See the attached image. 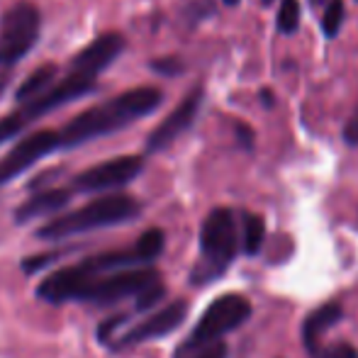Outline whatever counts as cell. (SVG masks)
<instances>
[{"instance_id":"1","label":"cell","mask_w":358,"mask_h":358,"mask_svg":"<svg viewBox=\"0 0 358 358\" xmlns=\"http://www.w3.org/2000/svg\"><path fill=\"white\" fill-rule=\"evenodd\" d=\"M164 100L159 88H134L127 90L120 98H113L103 105H95V108L80 113L78 117H73L66 127L59 132V146H78L85 144L95 137H105V134H113L117 129L132 124L134 120L149 115L151 110H156Z\"/></svg>"},{"instance_id":"2","label":"cell","mask_w":358,"mask_h":358,"mask_svg":"<svg viewBox=\"0 0 358 358\" xmlns=\"http://www.w3.org/2000/svg\"><path fill=\"white\" fill-rule=\"evenodd\" d=\"M236 222L231 210L217 208L203 222L200 229V259L193 268V283L205 285L220 278L236 256Z\"/></svg>"},{"instance_id":"3","label":"cell","mask_w":358,"mask_h":358,"mask_svg":"<svg viewBox=\"0 0 358 358\" xmlns=\"http://www.w3.org/2000/svg\"><path fill=\"white\" fill-rule=\"evenodd\" d=\"M137 213H139V205L129 195H105V198L93 200V203L76 210V213L52 220L37 234L42 239H66V236L78 234V231H90V229H100V227L129 222L132 217H137Z\"/></svg>"},{"instance_id":"4","label":"cell","mask_w":358,"mask_h":358,"mask_svg":"<svg viewBox=\"0 0 358 358\" xmlns=\"http://www.w3.org/2000/svg\"><path fill=\"white\" fill-rule=\"evenodd\" d=\"M249 317H251V302L244 295H236V292L220 295L203 312V317L195 324L193 334L185 341L180 354H185V351H200L205 346L215 344V341H220V336H224L227 331L241 327Z\"/></svg>"},{"instance_id":"5","label":"cell","mask_w":358,"mask_h":358,"mask_svg":"<svg viewBox=\"0 0 358 358\" xmlns=\"http://www.w3.org/2000/svg\"><path fill=\"white\" fill-rule=\"evenodd\" d=\"M39 24H42V15L32 3H17L3 15V24H0V64L3 66H13L27 57L29 49L39 39Z\"/></svg>"},{"instance_id":"6","label":"cell","mask_w":358,"mask_h":358,"mask_svg":"<svg viewBox=\"0 0 358 358\" xmlns=\"http://www.w3.org/2000/svg\"><path fill=\"white\" fill-rule=\"evenodd\" d=\"M161 275L151 268H137V271H120V273L113 275H95L90 280V285L85 287L83 297L80 300H93L100 302V305H108V302H117L124 300V297L134 295L146 290L149 285L159 283Z\"/></svg>"},{"instance_id":"7","label":"cell","mask_w":358,"mask_h":358,"mask_svg":"<svg viewBox=\"0 0 358 358\" xmlns=\"http://www.w3.org/2000/svg\"><path fill=\"white\" fill-rule=\"evenodd\" d=\"M144 169L142 156H120V159H110L105 164H98L93 169L83 171L78 178L73 180V185L85 193L93 190H110L127 185L129 180H134Z\"/></svg>"},{"instance_id":"8","label":"cell","mask_w":358,"mask_h":358,"mask_svg":"<svg viewBox=\"0 0 358 358\" xmlns=\"http://www.w3.org/2000/svg\"><path fill=\"white\" fill-rule=\"evenodd\" d=\"M54 149H59V132L42 129V132H34V134H29V137H24L22 142L0 161V185L17 178L22 171H27L29 166L37 164L39 159L52 154Z\"/></svg>"},{"instance_id":"9","label":"cell","mask_w":358,"mask_h":358,"mask_svg":"<svg viewBox=\"0 0 358 358\" xmlns=\"http://www.w3.org/2000/svg\"><path fill=\"white\" fill-rule=\"evenodd\" d=\"M93 266L85 261L78 266H69L57 273H52L42 285H39V297L47 302H66V300H80L85 292V287L90 285V280L95 278Z\"/></svg>"},{"instance_id":"10","label":"cell","mask_w":358,"mask_h":358,"mask_svg":"<svg viewBox=\"0 0 358 358\" xmlns=\"http://www.w3.org/2000/svg\"><path fill=\"white\" fill-rule=\"evenodd\" d=\"M200 103H203V93H200V90H193V93H190L188 98H185L183 103H180L178 108H176L173 113H171L169 117H166L164 122H161L159 127L149 134V139H146V149L161 151L169 144H173L176 139H178L180 134L193 124L195 115H198V110H200Z\"/></svg>"},{"instance_id":"11","label":"cell","mask_w":358,"mask_h":358,"mask_svg":"<svg viewBox=\"0 0 358 358\" xmlns=\"http://www.w3.org/2000/svg\"><path fill=\"white\" fill-rule=\"evenodd\" d=\"M185 315H188V302L185 300H176L171 302L169 307L159 310L156 315L146 317L139 327H134L127 336L122 339V344H137V341H146V339H159V336L171 334L173 329H178L183 324Z\"/></svg>"},{"instance_id":"12","label":"cell","mask_w":358,"mask_h":358,"mask_svg":"<svg viewBox=\"0 0 358 358\" xmlns=\"http://www.w3.org/2000/svg\"><path fill=\"white\" fill-rule=\"evenodd\" d=\"M122 49H124L122 34L108 32V34H103V37L95 39V42H90L83 52L76 54L71 66L83 69V71L98 76L100 71H105V69H108L110 64L120 57V54H122Z\"/></svg>"},{"instance_id":"13","label":"cell","mask_w":358,"mask_h":358,"mask_svg":"<svg viewBox=\"0 0 358 358\" xmlns=\"http://www.w3.org/2000/svg\"><path fill=\"white\" fill-rule=\"evenodd\" d=\"M344 320V310L339 302H327V305L317 307L302 324V344L310 354H317V341L324 336V331H329L334 324Z\"/></svg>"},{"instance_id":"14","label":"cell","mask_w":358,"mask_h":358,"mask_svg":"<svg viewBox=\"0 0 358 358\" xmlns=\"http://www.w3.org/2000/svg\"><path fill=\"white\" fill-rule=\"evenodd\" d=\"M69 198H71V190H64V188L44 190V193L34 195L32 200H27L22 208H17L15 220L29 222V220H37V217L52 215V213H57V210H62L64 205L69 203Z\"/></svg>"},{"instance_id":"15","label":"cell","mask_w":358,"mask_h":358,"mask_svg":"<svg viewBox=\"0 0 358 358\" xmlns=\"http://www.w3.org/2000/svg\"><path fill=\"white\" fill-rule=\"evenodd\" d=\"M57 71H59V69L54 66V64L39 66L37 71H34L22 85H20L17 95H15V98H17L20 103H32V100H37L39 95H44L49 88H52L54 78H57Z\"/></svg>"},{"instance_id":"16","label":"cell","mask_w":358,"mask_h":358,"mask_svg":"<svg viewBox=\"0 0 358 358\" xmlns=\"http://www.w3.org/2000/svg\"><path fill=\"white\" fill-rule=\"evenodd\" d=\"M266 236V224L259 215H244V236H241V249L249 256H256L261 251Z\"/></svg>"},{"instance_id":"17","label":"cell","mask_w":358,"mask_h":358,"mask_svg":"<svg viewBox=\"0 0 358 358\" xmlns=\"http://www.w3.org/2000/svg\"><path fill=\"white\" fill-rule=\"evenodd\" d=\"M164 251V231L161 229H149L139 236L137 246H134V256L139 261H151Z\"/></svg>"},{"instance_id":"18","label":"cell","mask_w":358,"mask_h":358,"mask_svg":"<svg viewBox=\"0 0 358 358\" xmlns=\"http://www.w3.org/2000/svg\"><path fill=\"white\" fill-rule=\"evenodd\" d=\"M300 27V3L297 0H283L278 10V29L283 34H292Z\"/></svg>"},{"instance_id":"19","label":"cell","mask_w":358,"mask_h":358,"mask_svg":"<svg viewBox=\"0 0 358 358\" xmlns=\"http://www.w3.org/2000/svg\"><path fill=\"white\" fill-rule=\"evenodd\" d=\"M341 20H344V3L341 0H329V5L324 10V20H322V29H324L327 37H336Z\"/></svg>"},{"instance_id":"20","label":"cell","mask_w":358,"mask_h":358,"mask_svg":"<svg viewBox=\"0 0 358 358\" xmlns=\"http://www.w3.org/2000/svg\"><path fill=\"white\" fill-rule=\"evenodd\" d=\"M324 358H358V351L351 344H334L324 351Z\"/></svg>"},{"instance_id":"21","label":"cell","mask_w":358,"mask_h":358,"mask_svg":"<svg viewBox=\"0 0 358 358\" xmlns=\"http://www.w3.org/2000/svg\"><path fill=\"white\" fill-rule=\"evenodd\" d=\"M193 358H227V344H222V341H215V344L200 349Z\"/></svg>"},{"instance_id":"22","label":"cell","mask_w":358,"mask_h":358,"mask_svg":"<svg viewBox=\"0 0 358 358\" xmlns=\"http://www.w3.org/2000/svg\"><path fill=\"white\" fill-rule=\"evenodd\" d=\"M344 139L349 144H358V110L351 115V120L344 124Z\"/></svg>"},{"instance_id":"23","label":"cell","mask_w":358,"mask_h":358,"mask_svg":"<svg viewBox=\"0 0 358 358\" xmlns=\"http://www.w3.org/2000/svg\"><path fill=\"white\" fill-rule=\"evenodd\" d=\"M154 69H156V71H164L166 76H176L183 66H180L178 62H171V59H169V62H154Z\"/></svg>"},{"instance_id":"24","label":"cell","mask_w":358,"mask_h":358,"mask_svg":"<svg viewBox=\"0 0 358 358\" xmlns=\"http://www.w3.org/2000/svg\"><path fill=\"white\" fill-rule=\"evenodd\" d=\"M236 129H239V139L244 146H251V139H254V134H251L249 127H244V124H236Z\"/></svg>"},{"instance_id":"25","label":"cell","mask_w":358,"mask_h":358,"mask_svg":"<svg viewBox=\"0 0 358 358\" xmlns=\"http://www.w3.org/2000/svg\"><path fill=\"white\" fill-rule=\"evenodd\" d=\"M261 100H264V103H273V95H271V90H261Z\"/></svg>"},{"instance_id":"26","label":"cell","mask_w":358,"mask_h":358,"mask_svg":"<svg viewBox=\"0 0 358 358\" xmlns=\"http://www.w3.org/2000/svg\"><path fill=\"white\" fill-rule=\"evenodd\" d=\"M310 3H312V5H322L324 0H310Z\"/></svg>"},{"instance_id":"27","label":"cell","mask_w":358,"mask_h":358,"mask_svg":"<svg viewBox=\"0 0 358 358\" xmlns=\"http://www.w3.org/2000/svg\"><path fill=\"white\" fill-rule=\"evenodd\" d=\"M224 3H227V5H236L239 0H224Z\"/></svg>"},{"instance_id":"28","label":"cell","mask_w":358,"mask_h":358,"mask_svg":"<svg viewBox=\"0 0 358 358\" xmlns=\"http://www.w3.org/2000/svg\"><path fill=\"white\" fill-rule=\"evenodd\" d=\"M264 3H266V5H268V3H273V0H264Z\"/></svg>"}]
</instances>
